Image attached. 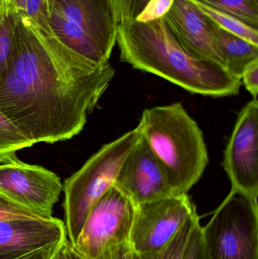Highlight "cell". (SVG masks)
Masks as SVG:
<instances>
[{
    "label": "cell",
    "mask_w": 258,
    "mask_h": 259,
    "mask_svg": "<svg viewBox=\"0 0 258 259\" xmlns=\"http://www.w3.org/2000/svg\"><path fill=\"white\" fill-rule=\"evenodd\" d=\"M242 84L252 96L257 99L258 94V59L251 62L242 73L241 77Z\"/></svg>",
    "instance_id": "25"
},
{
    "label": "cell",
    "mask_w": 258,
    "mask_h": 259,
    "mask_svg": "<svg viewBox=\"0 0 258 259\" xmlns=\"http://www.w3.org/2000/svg\"><path fill=\"white\" fill-rule=\"evenodd\" d=\"M17 15L14 0H0V78L7 72L10 65Z\"/></svg>",
    "instance_id": "15"
},
{
    "label": "cell",
    "mask_w": 258,
    "mask_h": 259,
    "mask_svg": "<svg viewBox=\"0 0 258 259\" xmlns=\"http://www.w3.org/2000/svg\"><path fill=\"white\" fill-rule=\"evenodd\" d=\"M115 76L67 47L53 32L18 12L9 69L0 78V111L33 145L70 140Z\"/></svg>",
    "instance_id": "1"
},
{
    "label": "cell",
    "mask_w": 258,
    "mask_h": 259,
    "mask_svg": "<svg viewBox=\"0 0 258 259\" xmlns=\"http://www.w3.org/2000/svg\"><path fill=\"white\" fill-rule=\"evenodd\" d=\"M201 226L200 225L199 221H198L188 240L183 259H205L201 240Z\"/></svg>",
    "instance_id": "23"
},
{
    "label": "cell",
    "mask_w": 258,
    "mask_h": 259,
    "mask_svg": "<svg viewBox=\"0 0 258 259\" xmlns=\"http://www.w3.org/2000/svg\"><path fill=\"white\" fill-rule=\"evenodd\" d=\"M114 186L134 205L176 194L163 166L142 135L124 159Z\"/></svg>",
    "instance_id": "11"
},
{
    "label": "cell",
    "mask_w": 258,
    "mask_h": 259,
    "mask_svg": "<svg viewBox=\"0 0 258 259\" xmlns=\"http://www.w3.org/2000/svg\"><path fill=\"white\" fill-rule=\"evenodd\" d=\"M25 13L42 27H50L51 13L47 0H27Z\"/></svg>",
    "instance_id": "22"
},
{
    "label": "cell",
    "mask_w": 258,
    "mask_h": 259,
    "mask_svg": "<svg viewBox=\"0 0 258 259\" xmlns=\"http://www.w3.org/2000/svg\"><path fill=\"white\" fill-rule=\"evenodd\" d=\"M18 12H25L27 0H14Z\"/></svg>",
    "instance_id": "29"
},
{
    "label": "cell",
    "mask_w": 258,
    "mask_h": 259,
    "mask_svg": "<svg viewBox=\"0 0 258 259\" xmlns=\"http://www.w3.org/2000/svg\"><path fill=\"white\" fill-rule=\"evenodd\" d=\"M205 259H258V206L231 190L201 227Z\"/></svg>",
    "instance_id": "5"
},
{
    "label": "cell",
    "mask_w": 258,
    "mask_h": 259,
    "mask_svg": "<svg viewBox=\"0 0 258 259\" xmlns=\"http://www.w3.org/2000/svg\"><path fill=\"white\" fill-rule=\"evenodd\" d=\"M69 254L70 256H71V259H83L80 256V255H77V254L74 252V249L71 247V243H70L69 246Z\"/></svg>",
    "instance_id": "30"
},
{
    "label": "cell",
    "mask_w": 258,
    "mask_h": 259,
    "mask_svg": "<svg viewBox=\"0 0 258 259\" xmlns=\"http://www.w3.org/2000/svg\"><path fill=\"white\" fill-rule=\"evenodd\" d=\"M212 36L224 62V69L240 79L245 68L258 59V46L218 27L211 21Z\"/></svg>",
    "instance_id": "14"
},
{
    "label": "cell",
    "mask_w": 258,
    "mask_h": 259,
    "mask_svg": "<svg viewBox=\"0 0 258 259\" xmlns=\"http://www.w3.org/2000/svg\"><path fill=\"white\" fill-rule=\"evenodd\" d=\"M195 214L187 193L135 205L129 243L138 255L159 252Z\"/></svg>",
    "instance_id": "6"
},
{
    "label": "cell",
    "mask_w": 258,
    "mask_h": 259,
    "mask_svg": "<svg viewBox=\"0 0 258 259\" xmlns=\"http://www.w3.org/2000/svg\"><path fill=\"white\" fill-rule=\"evenodd\" d=\"M140 136L137 126L104 145L65 181V225L68 241L72 246L77 242L92 207L115 184L124 159Z\"/></svg>",
    "instance_id": "4"
},
{
    "label": "cell",
    "mask_w": 258,
    "mask_h": 259,
    "mask_svg": "<svg viewBox=\"0 0 258 259\" xmlns=\"http://www.w3.org/2000/svg\"><path fill=\"white\" fill-rule=\"evenodd\" d=\"M51 13L87 36L109 61L118 33L109 0H55Z\"/></svg>",
    "instance_id": "12"
},
{
    "label": "cell",
    "mask_w": 258,
    "mask_h": 259,
    "mask_svg": "<svg viewBox=\"0 0 258 259\" xmlns=\"http://www.w3.org/2000/svg\"><path fill=\"white\" fill-rule=\"evenodd\" d=\"M150 0H133L132 4L131 18L132 20H136L140 15L141 12L146 7Z\"/></svg>",
    "instance_id": "28"
},
{
    "label": "cell",
    "mask_w": 258,
    "mask_h": 259,
    "mask_svg": "<svg viewBox=\"0 0 258 259\" xmlns=\"http://www.w3.org/2000/svg\"><path fill=\"white\" fill-rule=\"evenodd\" d=\"M198 221H199V218L198 214H195L185 224L165 249L154 253L139 255V259H183L188 240Z\"/></svg>",
    "instance_id": "19"
},
{
    "label": "cell",
    "mask_w": 258,
    "mask_h": 259,
    "mask_svg": "<svg viewBox=\"0 0 258 259\" xmlns=\"http://www.w3.org/2000/svg\"><path fill=\"white\" fill-rule=\"evenodd\" d=\"M141 135L168 175L176 194L188 193L209 163L201 129L181 103L156 106L142 112Z\"/></svg>",
    "instance_id": "3"
},
{
    "label": "cell",
    "mask_w": 258,
    "mask_h": 259,
    "mask_svg": "<svg viewBox=\"0 0 258 259\" xmlns=\"http://www.w3.org/2000/svg\"><path fill=\"white\" fill-rule=\"evenodd\" d=\"M70 242L65 240L58 248L51 259H71L69 254Z\"/></svg>",
    "instance_id": "27"
},
{
    "label": "cell",
    "mask_w": 258,
    "mask_h": 259,
    "mask_svg": "<svg viewBox=\"0 0 258 259\" xmlns=\"http://www.w3.org/2000/svg\"><path fill=\"white\" fill-rule=\"evenodd\" d=\"M115 21L118 26L122 23L132 21L131 9L133 0H109Z\"/></svg>",
    "instance_id": "26"
},
{
    "label": "cell",
    "mask_w": 258,
    "mask_h": 259,
    "mask_svg": "<svg viewBox=\"0 0 258 259\" xmlns=\"http://www.w3.org/2000/svg\"><path fill=\"white\" fill-rule=\"evenodd\" d=\"M164 18L185 50L224 68L222 58L212 36L210 20L192 0H174Z\"/></svg>",
    "instance_id": "13"
},
{
    "label": "cell",
    "mask_w": 258,
    "mask_h": 259,
    "mask_svg": "<svg viewBox=\"0 0 258 259\" xmlns=\"http://www.w3.org/2000/svg\"><path fill=\"white\" fill-rule=\"evenodd\" d=\"M198 9L215 24L254 45L258 46V29L198 0H192Z\"/></svg>",
    "instance_id": "16"
},
{
    "label": "cell",
    "mask_w": 258,
    "mask_h": 259,
    "mask_svg": "<svg viewBox=\"0 0 258 259\" xmlns=\"http://www.w3.org/2000/svg\"><path fill=\"white\" fill-rule=\"evenodd\" d=\"M63 185L51 170L18 158L0 163V193L29 209L51 217Z\"/></svg>",
    "instance_id": "9"
},
{
    "label": "cell",
    "mask_w": 258,
    "mask_h": 259,
    "mask_svg": "<svg viewBox=\"0 0 258 259\" xmlns=\"http://www.w3.org/2000/svg\"><path fill=\"white\" fill-rule=\"evenodd\" d=\"M51 217H47L44 214L22 206L0 193V221L44 219Z\"/></svg>",
    "instance_id": "20"
},
{
    "label": "cell",
    "mask_w": 258,
    "mask_h": 259,
    "mask_svg": "<svg viewBox=\"0 0 258 259\" xmlns=\"http://www.w3.org/2000/svg\"><path fill=\"white\" fill-rule=\"evenodd\" d=\"M134 211L133 202L112 186L92 207L71 247L83 259H95L109 245L129 242Z\"/></svg>",
    "instance_id": "7"
},
{
    "label": "cell",
    "mask_w": 258,
    "mask_h": 259,
    "mask_svg": "<svg viewBox=\"0 0 258 259\" xmlns=\"http://www.w3.org/2000/svg\"><path fill=\"white\" fill-rule=\"evenodd\" d=\"M174 0H150L146 7L136 18L140 22H148L164 18L171 9Z\"/></svg>",
    "instance_id": "21"
},
{
    "label": "cell",
    "mask_w": 258,
    "mask_h": 259,
    "mask_svg": "<svg viewBox=\"0 0 258 259\" xmlns=\"http://www.w3.org/2000/svg\"><path fill=\"white\" fill-rule=\"evenodd\" d=\"M223 165L231 183V190L257 204V99L248 102L239 113L224 152Z\"/></svg>",
    "instance_id": "8"
},
{
    "label": "cell",
    "mask_w": 258,
    "mask_h": 259,
    "mask_svg": "<svg viewBox=\"0 0 258 259\" xmlns=\"http://www.w3.org/2000/svg\"><path fill=\"white\" fill-rule=\"evenodd\" d=\"M258 29V0H198Z\"/></svg>",
    "instance_id": "18"
},
{
    "label": "cell",
    "mask_w": 258,
    "mask_h": 259,
    "mask_svg": "<svg viewBox=\"0 0 258 259\" xmlns=\"http://www.w3.org/2000/svg\"><path fill=\"white\" fill-rule=\"evenodd\" d=\"M116 44L121 62L192 94L230 97L237 95L242 86L240 79L218 64L185 50L164 18L148 22L132 20L119 24Z\"/></svg>",
    "instance_id": "2"
},
{
    "label": "cell",
    "mask_w": 258,
    "mask_h": 259,
    "mask_svg": "<svg viewBox=\"0 0 258 259\" xmlns=\"http://www.w3.org/2000/svg\"><path fill=\"white\" fill-rule=\"evenodd\" d=\"M12 121L0 111V163L17 158L16 152L33 146Z\"/></svg>",
    "instance_id": "17"
},
{
    "label": "cell",
    "mask_w": 258,
    "mask_h": 259,
    "mask_svg": "<svg viewBox=\"0 0 258 259\" xmlns=\"http://www.w3.org/2000/svg\"><path fill=\"white\" fill-rule=\"evenodd\" d=\"M95 259H139L129 242L109 245Z\"/></svg>",
    "instance_id": "24"
},
{
    "label": "cell",
    "mask_w": 258,
    "mask_h": 259,
    "mask_svg": "<svg viewBox=\"0 0 258 259\" xmlns=\"http://www.w3.org/2000/svg\"><path fill=\"white\" fill-rule=\"evenodd\" d=\"M67 238L60 219L0 221V259H51Z\"/></svg>",
    "instance_id": "10"
}]
</instances>
